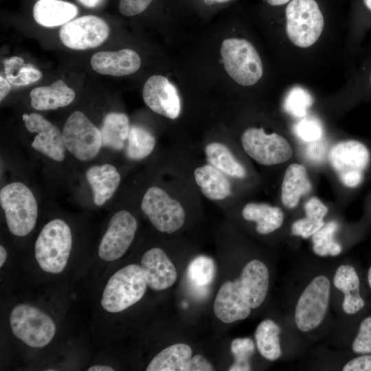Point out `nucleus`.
<instances>
[{"label":"nucleus","instance_id":"1","mask_svg":"<svg viewBox=\"0 0 371 371\" xmlns=\"http://www.w3.org/2000/svg\"><path fill=\"white\" fill-rule=\"evenodd\" d=\"M72 246L69 225L61 219L47 223L35 243V258L43 271L59 273L65 268Z\"/></svg>","mask_w":371,"mask_h":371},{"label":"nucleus","instance_id":"2","mask_svg":"<svg viewBox=\"0 0 371 371\" xmlns=\"http://www.w3.org/2000/svg\"><path fill=\"white\" fill-rule=\"evenodd\" d=\"M220 54L229 76L242 86H251L261 78L263 66L260 57L247 40L227 38L221 43Z\"/></svg>","mask_w":371,"mask_h":371},{"label":"nucleus","instance_id":"3","mask_svg":"<svg viewBox=\"0 0 371 371\" xmlns=\"http://www.w3.org/2000/svg\"><path fill=\"white\" fill-rule=\"evenodd\" d=\"M0 204L12 234L25 236L32 231L36 223L38 205L28 187L21 182L5 186L0 191Z\"/></svg>","mask_w":371,"mask_h":371},{"label":"nucleus","instance_id":"4","mask_svg":"<svg viewBox=\"0 0 371 371\" xmlns=\"http://www.w3.org/2000/svg\"><path fill=\"white\" fill-rule=\"evenodd\" d=\"M147 286L141 266L126 265L107 282L102 296V306L110 313L121 312L139 301Z\"/></svg>","mask_w":371,"mask_h":371},{"label":"nucleus","instance_id":"5","mask_svg":"<svg viewBox=\"0 0 371 371\" xmlns=\"http://www.w3.org/2000/svg\"><path fill=\"white\" fill-rule=\"evenodd\" d=\"M286 18L287 36L299 47L313 45L322 33L324 17L315 0H292L286 6Z\"/></svg>","mask_w":371,"mask_h":371},{"label":"nucleus","instance_id":"6","mask_svg":"<svg viewBox=\"0 0 371 371\" xmlns=\"http://www.w3.org/2000/svg\"><path fill=\"white\" fill-rule=\"evenodd\" d=\"M10 324L14 335L32 348L47 345L56 330L55 323L49 315L26 304H19L12 309Z\"/></svg>","mask_w":371,"mask_h":371},{"label":"nucleus","instance_id":"7","mask_svg":"<svg viewBox=\"0 0 371 371\" xmlns=\"http://www.w3.org/2000/svg\"><path fill=\"white\" fill-rule=\"evenodd\" d=\"M330 295V282L326 276L319 275L311 280L300 295L295 308V322L300 330L309 332L322 324Z\"/></svg>","mask_w":371,"mask_h":371},{"label":"nucleus","instance_id":"8","mask_svg":"<svg viewBox=\"0 0 371 371\" xmlns=\"http://www.w3.org/2000/svg\"><path fill=\"white\" fill-rule=\"evenodd\" d=\"M328 159L342 184L348 188H356L363 180L370 155L363 144L352 139L335 144L329 152Z\"/></svg>","mask_w":371,"mask_h":371},{"label":"nucleus","instance_id":"9","mask_svg":"<svg viewBox=\"0 0 371 371\" xmlns=\"http://www.w3.org/2000/svg\"><path fill=\"white\" fill-rule=\"evenodd\" d=\"M62 134L66 149L80 161L93 159L102 146L100 130L79 111L67 118Z\"/></svg>","mask_w":371,"mask_h":371},{"label":"nucleus","instance_id":"10","mask_svg":"<svg viewBox=\"0 0 371 371\" xmlns=\"http://www.w3.org/2000/svg\"><path fill=\"white\" fill-rule=\"evenodd\" d=\"M141 208L152 225L161 232L174 233L185 222L186 214L181 204L157 186L146 190Z\"/></svg>","mask_w":371,"mask_h":371},{"label":"nucleus","instance_id":"11","mask_svg":"<svg viewBox=\"0 0 371 371\" xmlns=\"http://www.w3.org/2000/svg\"><path fill=\"white\" fill-rule=\"evenodd\" d=\"M245 153L264 166H272L288 161L293 155L289 142L277 133L267 134L261 128H249L241 136Z\"/></svg>","mask_w":371,"mask_h":371},{"label":"nucleus","instance_id":"12","mask_svg":"<svg viewBox=\"0 0 371 371\" xmlns=\"http://www.w3.org/2000/svg\"><path fill=\"white\" fill-rule=\"evenodd\" d=\"M109 34V27L102 19L86 15L64 24L59 37L64 45L76 50L95 48L102 45Z\"/></svg>","mask_w":371,"mask_h":371},{"label":"nucleus","instance_id":"13","mask_svg":"<svg viewBox=\"0 0 371 371\" xmlns=\"http://www.w3.org/2000/svg\"><path fill=\"white\" fill-rule=\"evenodd\" d=\"M137 228L135 217L126 210L116 212L111 218L98 247L102 260L120 258L131 245Z\"/></svg>","mask_w":371,"mask_h":371},{"label":"nucleus","instance_id":"14","mask_svg":"<svg viewBox=\"0 0 371 371\" xmlns=\"http://www.w3.org/2000/svg\"><path fill=\"white\" fill-rule=\"evenodd\" d=\"M144 103L155 113L174 120L181 112L178 91L169 80L161 75L148 78L142 89Z\"/></svg>","mask_w":371,"mask_h":371},{"label":"nucleus","instance_id":"15","mask_svg":"<svg viewBox=\"0 0 371 371\" xmlns=\"http://www.w3.org/2000/svg\"><path fill=\"white\" fill-rule=\"evenodd\" d=\"M23 120L28 131L37 133L32 147L54 161H63L66 148L59 129L36 113L23 114Z\"/></svg>","mask_w":371,"mask_h":371},{"label":"nucleus","instance_id":"16","mask_svg":"<svg viewBox=\"0 0 371 371\" xmlns=\"http://www.w3.org/2000/svg\"><path fill=\"white\" fill-rule=\"evenodd\" d=\"M141 267L147 285L155 291H162L174 284L177 273L166 254L160 248L148 250L142 256Z\"/></svg>","mask_w":371,"mask_h":371},{"label":"nucleus","instance_id":"17","mask_svg":"<svg viewBox=\"0 0 371 371\" xmlns=\"http://www.w3.org/2000/svg\"><path fill=\"white\" fill-rule=\"evenodd\" d=\"M239 280L242 296L251 308L264 302L269 289V273L265 263L253 260L244 267Z\"/></svg>","mask_w":371,"mask_h":371},{"label":"nucleus","instance_id":"18","mask_svg":"<svg viewBox=\"0 0 371 371\" xmlns=\"http://www.w3.org/2000/svg\"><path fill=\"white\" fill-rule=\"evenodd\" d=\"M251 309L241 295L238 280L222 284L214 304V312L218 319L226 324L242 320L249 315Z\"/></svg>","mask_w":371,"mask_h":371},{"label":"nucleus","instance_id":"19","mask_svg":"<svg viewBox=\"0 0 371 371\" xmlns=\"http://www.w3.org/2000/svg\"><path fill=\"white\" fill-rule=\"evenodd\" d=\"M92 68L101 74L124 76L135 73L141 66L139 54L131 49L99 52L91 58Z\"/></svg>","mask_w":371,"mask_h":371},{"label":"nucleus","instance_id":"20","mask_svg":"<svg viewBox=\"0 0 371 371\" xmlns=\"http://www.w3.org/2000/svg\"><path fill=\"white\" fill-rule=\"evenodd\" d=\"M333 284L344 293L342 308L345 313L353 315L364 307V300L359 293V278L352 266L340 265L334 275Z\"/></svg>","mask_w":371,"mask_h":371},{"label":"nucleus","instance_id":"21","mask_svg":"<svg viewBox=\"0 0 371 371\" xmlns=\"http://www.w3.org/2000/svg\"><path fill=\"white\" fill-rule=\"evenodd\" d=\"M85 176L93 191V202L98 206L111 198L120 182V173L109 164L90 167Z\"/></svg>","mask_w":371,"mask_h":371},{"label":"nucleus","instance_id":"22","mask_svg":"<svg viewBox=\"0 0 371 371\" xmlns=\"http://www.w3.org/2000/svg\"><path fill=\"white\" fill-rule=\"evenodd\" d=\"M30 96L34 109L54 110L71 104L75 98V92L63 80L58 79L49 86L33 89Z\"/></svg>","mask_w":371,"mask_h":371},{"label":"nucleus","instance_id":"23","mask_svg":"<svg viewBox=\"0 0 371 371\" xmlns=\"http://www.w3.org/2000/svg\"><path fill=\"white\" fill-rule=\"evenodd\" d=\"M77 13L78 8L75 5L61 0H39L33 8L35 21L45 27L64 25Z\"/></svg>","mask_w":371,"mask_h":371},{"label":"nucleus","instance_id":"24","mask_svg":"<svg viewBox=\"0 0 371 371\" xmlns=\"http://www.w3.org/2000/svg\"><path fill=\"white\" fill-rule=\"evenodd\" d=\"M312 185L306 168L298 164H292L286 168L281 187V199L287 208L296 207L302 196L309 193Z\"/></svg>","mask_w":371,"mask_h":371},{"label":"nucleus","instance_id":"25","mask_svg":"<svg viewBox=\"0 0 371 371\" xmlns=\"http://www.w3.org/2000/svg\"><path fill=\"white\" fill-rule=\"evenodd\" d=\"M195 181L203 194L210 200H223L231 195V184L225 174L210 164L196 168Z\"/></svg>","mask_w":371,"mask_h":371},{"label":"nucleus","instance_id":"26","mask_svg":"<svg viewBox=\"0 0 371 371\" xmlns=\"http://www.w3.org/2000/svg\"><path fill=\"white\" fill-rule=\"evenodd\" d=\"M243 217L257 223L256 231L260 234H270L283 223L284 214L280 208L267 203H249L242 210Z\"/></svg>","mask_w":371,"mask_h":371},{"label":"nucleus","instance_id":"27","mask_svg":"<svg viewBox=\"0 0 371 371\" xmlns=\"http://www.w3.org/2000/svg\"><path fill=\"white\" fill-rule=\"evenodd\" d=\"M192 358L191 348L184 344L168 346L158 353L146 368V371H186Z\"/></svg>","mask_w":371,"mask_h":371},{"label":"nucleus","instance_id":"28","mask_svg":"<svg viewBox=\"0 0 371 371\" xmlns=\"http://www.w3.org/2000/svg\"><path fill=\"white\" fill-rule=\"evenodd\" d=\"M130 129L128 116L122 113L112 112L105 115L100 128L103 147L115 150H122Z\"/></svg>","mask_w":371,"mask_h":371},{"label":"nucleus","instance_id":"29","mask_svg":"<svg viewBox=\"0 0 371 371\" xmlns=\"http://www.w3.org/2000/svg\"><path fill=\"white\" fill-rule=\"evenodd\" d=\"M207 162L223 174L236 178H245L247 172L224 144L211 142L205 148Z\"/></svg>","mask_w":371,"mask_h":371},{"label":"nucleus","instance_id":"30","mask_svg":"<svg viewBox=\"0 0 371 371\" xmlns=\"http://www.w3.org/2000/svg\"><path fill=\"white\" fill-rule=\"evenodd\" d=\"M280 326L272 319H266L259 324L255 339L260 355L267 360L275 361L282 355Z\"/></svg>","mask_w":371,"mask_h":371},{"label":"nucleus","instance_id":"31","mask_svg":"<svg viewBox=\"0 0 371 371\" xmlns=\"http://www.w3.org/2000/svg\"><path fill=\"white\" fill-rule=\"evenodd\" d=\"M155 146V138L150 131L139 125L130 126L126 147L128 158L132 160L142 159L152 153Z\"/></svg>","mask_w":371,"mask_h":371},{"label":"nucleus","instance_id":"32","mask_svg":"<svg viewBox=\"0 0 371 371\" xmlns=\"http://www.w3.org/2000/svg\"><path fill=\"white\" fill-rule=\"evenodd\" d=\"M5 79L14 86H25L35 82L42 78V73L31 64H25L23 59L12 56L3 60Z\"/></svg>","mask_w":371,"mask_h":371},{"label":"nucleus","instance_id":"33","mask_svg":"<svg viewBox=\"0 0 371 371\" xmlns=\"http://www.w3.org/2000/svg\"><path fill=\"white\" fill-rule=\"evenodd\" d=\"M337 228L335 221H330L312 236L313 250L315 254L319 256H335L341 253V246L334 240Z\"/></svg>","mask_w":371,"mask_h":371},{"label":"nucleus","instance_id":"34","mask_svg":"<svg viewBox=\"0 0 371 371\" xmlns=\"http://www.w3.org/2000/svg\"><path fill=\"white\" fill-rule=\"evenodd\" d=\"M215 266L212 258L200 256L189 264L187 277L192 286L199 289L205 288L212 282Z\"/></svg>","mask_w":371,"mask_h":371},{"label":"nucleus","instance_id":"35","mask_svg":"<svg viewBox=\"0 0 371 371\" xmlns=\"http://www.w3.org/2000/svg\"><path fill=\"white\" fill-rule=\"evenodd\" d=\"M254 350V344L251 339L245 337L234 339L231 344V350L235 360L229 370H250L249 359L253 355Z\"/></svg>","mask_w":371,"mask_h":371},{"label":"nucleus","instance_id":"36","mask_svg":"<svg viewBox=\"0 0 371 371\" xmlns=\"http://www.w3.org/2000/svg\"><path fill=\"white\" fill-rule=\"evenodd\" d=\"M313 100L309 93L300 87L291 89L284 100L286 111L295 117H304L307 109L311 106Z\"/></svg>","mask_w":371,"mask_h":371},{"label":"nucleus","instance_id":"37","mask_svg":"<svg viewBox=\"0 0 371 371\" xmlns=\"http://www.w3.org/2000/svg\"><path fill=\"white\" fill-rule=\"evenodd\" d=\"M352 349L359 354L371 353V316L365 318L360 324Z\"/></svg>","mask_w":371,"mask_h":371},{"label":"nucleus","instance_id":"38","mask_svg":"<svg viewBox=\"0 0 371 371\" xmlns=\"http://www.w3.org/2000/svg\"><path fill=\"white\" fill-rule=\"evenodd\" d=\"M295 131L299 138L308 142L317 141L322 135L321 125L315 119H303L297 124Z\"/></svg>","mask_w":371,"mask_h":371},{"label":"nucleus","instance_id":"39","mask_svg":"<svg viewBox=\"0 0 371 371\" xmlns=\"http://www.w3.org/2000/svg\"><path fill=\"white\" fill-rule=\"evenodd\" d=\"M323 219L306 216L296 221L291 227V232L295 236L304 238H308L317 232L323 225Z\"/></svg>","mask_w":371,"mask_h":371},{"label":"nucleus","instance_id":"40","mask_svg":"<svg viewBox=\"0 0 371 371\" xmlns=\"http://www.w3.org/2000/svg\"><path fill=\"white\" fill-rule=\"evenodd\" d=\"M153 0H120L119 10L124 16H131L144 11Z\"/></svg>","mask_w":371,"mask_h":371},{"label":"nucleus","instance_id":"41","mask_svg":"<svg viewBox=\"0 0 371 371\" xmlns=\"http://www.w3.org/2000/svg\"><path fill=\"white\" fill-rule=\"evenodd\" d=\"M306 216L323 219L328 212L327 207L316 197L310 199L304 204Z\"/></svg>","mask_w":371,"mask_h":371},{"label":"nucleus","instance_id":"42","mask_svg":"<svg viewBox=\"0 0 371 371\" xmlns=\"http://www.w3.org/2000/svg\"><path fill=\"white\" fill-rule=\"evenodd\" d=\"M343 371H371V355L355 357L347 362Z\"/></svg>","mask_w":371,"mask_h":371},{"label":"nucleus","instance_id":"43","mask_svg":"<svg viewBox=\"0 0 371 371\" xmlns=\"http://www.w3.org/2000/svg\"><path fill=\"white\" fill-rule=\"evenodd\" d=\"M214 368L211 363L203 356L196 355L191 358L186 371H211Z\"/></svg>","mask_w":371,"mask_h":371},{"label":"nucleus","instance_id":"44","mask_svg":"<svg viewBox=\"0 0 371 371\" xmlns=\"http://www.w3.org/2000/svg\"><path fill=\"white\" fill-rule=\"evenodd\" d=\"M11 89L10 82L3 78L2 76H0V100L2 101L8 94Z\"/></svg>","mask_w":371,"mask_h":371},{"label":"nucleus","instance_id":"45","mask_svg":"<svg viewBox=\"0 0 371 371\" xmlns=\"http://www.w3.org/2000/svg\"><path fill=\"white\" fill-rule=\"evenodd\" d=\"M80 3L89 8H96L102 4L104 0H77Z\"/></svg>","mask_w":371,"mask_h":371},{"label":"nucleus","instance_id":"46","mask_svg":"<svg viewBox=\"0 0 371 371\" xmlns=\"http://www.w3.org/2000/svg\"><path fill=\"white\" fill-rule=\"evenodd\" d=\"M114 369L110 366L97 365L87 369V371H113Z\"/></svg>","mask_w":371,"mask_h":371},{"label":"nucleus","instance_id":"47","mask_svg":"<svg viewBox=\"0 0 371 371\" xmlns=\"http://www.w3.org/2000/svg\"><path fill=\"white\" fill-rule=\"evenodd\" d=\"M7 251L4 247L0 246V267H1L5 263L7 258Z\"/></svg>","mask_w":371,"mask_h":371},{"label":"nucleus","instance_id":"48","mask_svg":"<svg viewBox=\"0 0 371 371\" xmlns=\"http://www.w3.org/2000/svg\"><path fill=\"white\" fill-rule=\"evenodd\" d=\"M267 2L271 5H284L291 0H267Z\"/></svg>","mask_w":371,"mask_h":371},{"label":"nucleus","instance_id":"49","mask_svg":"<svg viewBox=\"0 0 371 371\" xmlns=\"http://www.w3.org/2000/svg\"><path fill=\"white\" fill-rule=\"evenodd\" d=\"M207 3L212 4L214 3H224L231 0H204Z\"/></svg>","mask_w":371,"mask_h":371},{"label":"nucleus","instance_id":"50","mask_svg":"<svg viewBox=\"0 0 371 371\" xmlns=\"http://www.w3.org/2000/svg\"><path fill=\"white\" fill-rule=\"evenodd\" d=\"M368 282L370 287L371 288V267L368 271Z\"/></svg>","mask_w":371,"mask_h":371},{"label":"nucleus","instance_id":"51","mask_svg":"<svg viewBox=\"0 0 371 371\" xmlns=\"http://www.w3.org/2000/svg\"><path fill=\"white\" fill-rule=\"evenodd\" d=\"M366 6L371 11V0H363Z\"/></svg>","mask_w":371,"mask_h":371},{"label":"nucleus","instance_id":"52","mask_svg":"<svg viewBox=\"0 0 371 371\" xmlns=\"http://www.w3.org/2000/svg\"><path fill=\"white\" fill-rule=\"evenodd\" d=\"M370 82H371V76H370Z\"/></svg>","mask_w":371,"mask_h":371}]
</instances>
